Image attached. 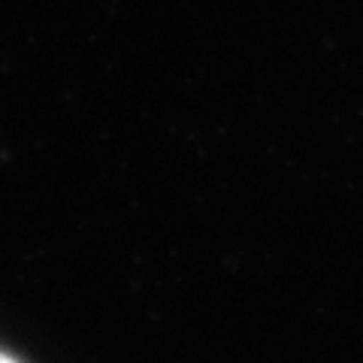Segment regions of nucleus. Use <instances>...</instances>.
<instances>
[{"label": "nucleus", "instance_id": "f257e3e1", "mask_svg": "<svg viewBox=\"0 0 363 363\" xmlns=\"http://www.w3.org/2000/svg\"><path fill=\"white\" fill-rule=\"evenodd\" d=\"M0 363H16L13 357H6V354H0Z\"/></svg>", "mask_w": 363, "mask_h": 363}]
</instances>
